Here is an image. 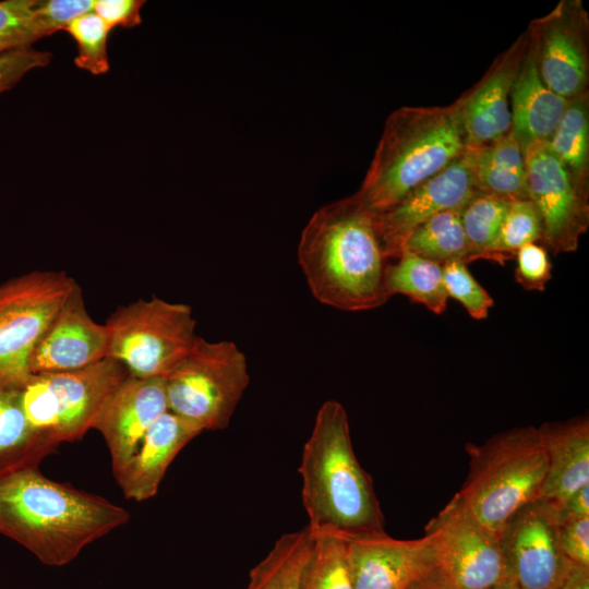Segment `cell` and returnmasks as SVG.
Returning a JSON list of instances; mask_svg holds the SVG:
<instances>
[{
  "mask_svg": "<svg viewBox=\"0 0 589 589\" xmlns=\"http://www.w3.org/2000/svg\"><path fill=\"white\" fill-rule=\"evenodd\" d=\"M442 266L448 298L457 300L472 318H486L494 305V300L476 280L467 264L461 261H450Z\"/></svg>",
  "mask_w": 589,
  "mask_h": 589,
  "instance_id": "32",
  "label": "cell"
},
{
  "mask_svg": "<svg viewBox=\"0 0 589 589\" xmlns=\"http://www.w3.org/2000/svg\"><path fill=\"white\" fill-rule=\"evenodd\" d=\"M542 226L539 213L530 200L510 201L497 238L485 260L504 265L528 243L541 242Z\"/></svg>",
  "mask_w": 589,
  "mask_h": 589,
  "instance_id": "30",
  "label": "cell"
},
{
  "mask_svg": "<svg viewBox=\"0 0 589 589\" xmlns=\"http://www.w3.org/2000/svg\"><path fill=\"white\" fill-rule=\"evenodd\" d=\"M558 538L572 562L589 566V516L558 520Z\"/></svg>",
  "mask_w": 589,
  "mask_h": 589,
  "instance_id": "37",
  "label": "cell"
},
{
  "mask_svg": "<svg viewBox=\"0 0 589 589\" xmlns=\"http://www.w3.org/2000/svg\"><path fill=\"white\" fill-rule=\"evenodd\" d=\"M35 5L36 0L0 1V52L27 48L40 39Z\"/></svg>",
  "mask_w": 589,
  "mask_h": 589,
  "instance_id": "33",
  "label": "cell"
},
{
  "mask_svg": "<svg viewBox=\"0 0 589 589\" xmlns=\"http://www.w3.org/2000/svg\"><path fill=\"white\" fill-rule=\"evenodd\" d=\"M515 259V280L526 290L544 291L552 277V262L548 250L537 242L521 247Z\"/></svg>",
  "mask_w": 589,
  "mask_h": 589,
  "instance_id": "35",
  "label": "cell"
},
{
  "mask_svg": "<svg viewBox=\"0 0 589 589\" xmlns=\"http://www.w3.org/2000/svg\"><path fill=\"white\" fill-rule=\"evenodd\" d=\"M404 589H456V587L446 574L436 566Z\"/></svg>",
  "mask_w": 589,
  "mask_h": 589,
  "instance_id": "40",
  "label": "cell"
},
{
  "mask_svg": "<svg viewBox=\"0 0 589 589\" xmlns=\"http://www.w3.org/2000/svg\"><path fill=\"white\" fill-rule=\"evenodd\" d=\"M554 507L556 509L558 520L572 517L589 516V485L577 490L562 504Z\"/></svg>",
  "mask_w": 589,
  "mask_h": 589,
  "instance_id": "39",
  "label": "cell"
},
{
  "mask_svg": "<svg viewBox=\"0 0 589 589\" xmlns=\"http://www.w3.org/2000/svg\"><path fill=\"white\" fill-rule=\"evenodd\" d=\"M556 589H589V566L573 563L567 576Z\"/></svg>",
  "mask_w": 589,
  "mask_h": 589,
  "instance_id": "41",
  "label": "cell"
},
{
  "mask_svg": "<svg viewBox=\"0 0 589 589\" xmlns=\"http://www.w3.org/2000/svg\"><path fill=\"white\" fill-rule=\"evenodd\" d=\"M299 473L313 534L352 538L385 531L372 478L356 457L348 416L340 402L327 400L317 410Z\"/></svg>",
  "mask_w": 589,
  "mask_h": 589,
  "instance_id": "3",
  "label": "cell"
},
{
  "mask_svg": "<svg viewBox=\"0 0 589 589\" xmlns=\"http://www.w3.org/2000/svg\"><path fill=\"white\" fill-rule=\"evenodd\" d=\"M250 382L244 353L233 341L197 336L165 378L168 410L202 431L224 430Z\"/></svg>",
  "mask_w": 589,
  "mask_h": 589,
  "instance_id": "8",
  "label": "cell"
},
{
  "mask_svg": "<svg viewBox=\"0 0 589 589\" xmlns=\"http://www.w3.org/2000/svg\"><path fill=\"white\" fill-rule=\"evenodd\" d=\"M313 537L314 542L301 575L300 589H354L346 539L332 533Z\"/></svg>",
  "mask_w": 589,
  "mask_h": 589,
  "instance_id": "28",
  "label": "cell"
},
{
  "mask_svg": "<svg viewBox=\"0 0 589 589\" xmlns=\"http://www.w3.org/2000/svg\"><path fill=\"white\" fill-rule=\"evenodd\" d=\"M478 192L508 201L529 200L525 149L510 133L480 146H466Z\"/></svg>",
  "mask_w": 589,
  "mask_h": 589,
  "instance_id": "22",
  "label": "cell"
},
{
  "mask_svg": "<svg viewBox=\"0 0 589 589\" xmlns=\"http://www.w3.org/2000/svg\"><path fill=\"white\" fill-rule=\"evenodd\" d=\"M345 539L354 589H404L437 566L426 534L399 540L384 531Z\"/></svg>",
  "mask_w": 589,
  "mask_h": 589,
  "instance_id": "16",
  "label": "cell"
},
{
  "mask_svg": "<svg viewBox=\"0 0 589 589\" xmlns=\"http://www.w3.org/2000/svg\"><path fill=\"white\" fill-rule=\"evenodd\" d=\"M142 0H94L95 12L110 29L116 26L133 27L141 23Z\"/></svg>",
  "mask_w": 589,
  "mask_h": 589,
  "instance_id": "38",
  "label": "cell"
},
{
  "mask_svg": "<svg viewBox=\"0 0 589 589\" xmlns=\"http://www.w3.org/2000/svg\"><path fill=\"white\" fill-rule=\"evenodd\" d=\"M129 512L53 481L39 468L0 479V534L48 566H63L97 539L125 525Z\"/></svg>",
  "mask_w": 589,
  "mask_h": 589,
  "instance_id": "2",
  "label": "cell"
},
{
  "mask_svg": "<svg viewBox=\"0 0 589 589\" xmlns=\"http://www.w3.org/2000/svg\"><path fill=\"white\" fill-rule=\"evenodd\" d=\"M56 449L28 423L17 385H0V479L39 468L43 459Z\"/></svg>",
  "mask_w": 589,
  "mask_h": 589,
  "instance_id": "23",
  "label": "cell"
},
{
  "mask_svg": "<svg viewBox=\"0 0 589 589\" xmlns=\"http://www.w3.org/2000/svg\"><path fill=\"white\" fill-rule=\"evenodd\" d=\"M509 104V132L524 149L533 142L551 139L568 104L541 80L530 44L513 84Z\"/></svg>",
  "mask_w": 589,
  "mask_h": 589,
  "instance_id": "21",
  "label": "cell"
},
{
  "mask_svg": "<svg viewBox=\"0 0 589 589\" xmlns=\"http://www.w3.org/2000/svg\"><path fill=\"white\" fill-rule=\"evenodd\" d=\"M528 199L542 226L541 243L553 254L570 253L589 227V187L578 182L548 142L525 148Z\"/></svg>",
  "mask_w": 589,
  "mask_h": 589,
  "instance_id": "11",
  "label": "cell"
},
{
  "mask_svg": "<svg viewBox=\"0 0 589 589\" xmlns=\"http://www.w3.org/2000/svg\"><path fill=\"white\" fill-rule=\"evenodd\" d=\"M385 288L389 298L404 294L434 314L446 311L448 296L443 279V266L408 250L385 272Z\"/></svg>",
  "mask_w": 589,
  "mask_h": 589,
  "instance_id": "24",
  "label": "cell"
},
{
  "mask_svg": "<svg viewBox=\"0 0 589 589\" xmlns=\"http://www.w3.org/2000/svg\"><path fill=\"white\" fill-rule=\"evenodd\" d=\"M469 472L455 494L497 537L522 507L541 497L546 454L537 426L513 428L484 443H468Z\"/></svg>",
  "mask_w": 589,
  "mask_h": 589,
  "instance_id": "5",
  "label": "cell"
},
{
  "mask_svg": "<svg viewBox=\"0 0 589 589\" xmlns=\"http://www.w3.org/2000/svg\"><path fill=\"white\" fill-rule=\"evenodd\" d=\"M554 156L581 184L589 182V95L568 100L566 109L548 141Z\"/></svg>",
  "mask_w": 589,
  "mask_h": 589,
  "instance_id": "26",
  "label": "cell"
},
{
  "mask_svg": "<svg viewBox=\"0 0 589 589\" xmlns=\"http://www.w3.org/2000/svg\"><path fill=\"white\" fill-rule=\"evenodd\" d=\"M509 202L478 192L465 204L461 223L469 250L468 263L485 260L497 238Z\"/></svg>",
  "mask_w": 589,
  "mask_h": 589,
  "instance_id": "29",
  "label": "cell"
},
{
  "mask_svg": "<svg viewBox=\"0 0 589 589\" xmlns=\"http://www.w3.org/2000/svg\"><path fill=\"white\" fill-rule=\"evenodd\" d=\"M437 566L456 589H491L507 585L498 537L482 525L454 495L426 524Z\"/></svg>",
  "mask_w": 589,
  "mask_h": 589,
  "instance_id": "10",
  "label": "cell"
},
{
  "mask_svg": "<svg viewBox=\"0 0 589 589\" xmlns=\"http://www.w3.org/2000/svg\"><path fill=\"white\" fill-rule=\"evenodd\" d=\"M75 283L64 271H33L0 285V385L29 375L31 354Z\"/></svg>",
  "mask_w": 589,
  "mask_h": 589,
  "instance_id": "9",
  "label": "cell"
},
{
  "mask_svg": "<svg viewBox=\"0 0 589 589\" xmlns=\"http://www.w3.org/2000/svg\"><path fill=\"white\" fill-rule=\"evenodd\" d=\"M491 589H514V588L510 587V586H507V585H503V586L494 587V588H491Z\"/></svg>",
  "mask_w": 589,
  "mask_h": 589,
  "instance_id": "42",
  "label": "cell"
},
{
  "mask_svg": "<svg viewBox=\"0 0 589 589\" xmlns=\"http://www.w3.org/2000/svg\"><path fill=\"white\" fill-rule=\"evenodd\" d=\"M50 59L49 52L32 47L0 52V94L12 88L27 72L46 67Z\"/></svg>",
  "mask_w": 589,
  "mask_h": 589,
  "instance_id": "36",
  "label": "cell"
},
{
  "mask_svg": "<svg viewBox=\"0 0 589 589\" xmlns=\"http://www.w3.org/2000/svg\"><path fill=\"white\" fill-rule=\"evenodd\" d=\"M507 570V586L514 589H556L572 562L558 538L555 507L538 498L518 510L498 533Z\"/></svg>",
  "mask_w": 589,
  "mask_h": 589,
  "instance_id": "12",
  "label": "cell"
},
{
  "mask_svg": "<svg viewBox=\"0 0 589 589\" xmlns=\"http://www.w3.org/2000/svg\"><path fill=\"white\" fill-rule=\"evenodd\" d=\"M65 31L77 45V68L94 75L109 71L107 39L110 27L93 11L72 21Z\"/></svg>",
  "mask_w": 589,
  "mask_h": 589,
  "instance_id": "31",
  "label": "cell"
},
{
  "mask_svg": "<svg viewBox=\"0 0 589 589\" xmlns=\"http://www.w3.org/2000/svg\"><path fill=\"white\" fill-rule=\"evenodd\" d=\"M166 411L165 378L128 375L112 392L93 429L105 438L115 474L124 467L148 429Z\"/></svg>",
  "mask_w": 589,
  "mask_h": 589,
  "instance_id": "17",
  "label": "cell"
},
{
  "mask_svg": "<svg viewBox=\"0 0 589 589\" xmlns=\"http://www.w3.org/2000/svg\"><path fill=\"white\" fill-rule=\"evenodd\" d=\"M477 193L464 152L393 207L376 214L378 236L387 260L400 256L407 239L417 227L443 211L464 206Z\"/></svg>",
  "mask_w": 589,
  "mask_h": 589,
  "instance_id": "14",
  "label": "cell"
},
{
  "mask_svg": "<svg viewBox=\"0 0 589 589\" xmlns=\"http://www.w3.org/2000/svg\"><path fill=\"white\" fill-rule=\"evenodd\" d=\"M466 148L456 103L401 107L386 119L374 157L357 192L374 213L387 211Z\"/></svg>",
  "mask_w": 589,
  "mask_h": 589,
  "instance_id": "4",
  "label": "cell"
},
{
  "mask_svg": "<svg viewBox=\"0 0 589 589\" xmlns=\"http://www.w3.org/2000/svg\"><path fill=\"white\" fill-rule=\"evenodd\" d=\"M128 375L120 362L106 358L80 370L29 374L17 384L19 397L32 429L58 447L93 429L106 400Z\"/></svg>",
  "mask_w": 589,
  "mask_h": 589,
  "instance_id": "6",
  "label": "cell"
},
{
  "mask_svg": "<svg viewBox=\"0 0 589 589\" xmlns=\"http://www.w3.org/2000/svg\"><path fill=\"white\" fill-rule=\"evenodd\" d=\"M109 333L87 312L81 286L75 283L37 341L28 362L29 374L80 370L108 356Z\"/></svg>",
  "mask_w": 589,
  "mask_h": 589,
  "instance_id": "15",
  "label": "cell"
},
{
  "mask_svg": "<svg viewBox=\"0 0 589 589\" xmlns=\"http://www.w3.org/2000/svg\"><path fill=\"white\" fill-rule=\"evenodd\" d=\"M93 8L94 0H36L35 23L39 38L65 31L72 21Z\"/></svg>",
  "mask_w": 589,
  "mask_h": 589,
  "instance_id": "34",
  "label": "cell"
},
{
  "mask_svg": "<svg viewBox=\"0 0 589 589\" xmlns=\"http://www.w3.org/2000/svg\"><path fill=\"white\" fill-rule=\"evenodd\" d=\"M529 44L543 83L569 100L588 92L589 20L579 0H562L530 23Z\"/></svg>",
  "mask_w": 589,
  "mask_h": 589,
  "instance_id": "13",
  "label": "cell"
},
{
  "mask_svg": "<svg viewBox=\"0 0 589 589\" xmlns=\"http://www.w3.org/2000/svg\"><path fill=\"white\" fill-rule=\"evenodd\" d=\"M298 262L314 298L341 311H366L387 302L389 263L376 213L353 195L320 207L302 230Z\"/></svg>",
  "mask_w": 589,
  "mask_h": 589,
  "instance_id": "1",
  "label": "cell"
},
{
  "mask_svg": "<svg viewBox=\"0 0 589 589\" xmlns=\"http://www.w3.org/2000/svg\"><path fill=\"white\" fill-rule=\"evenodd\" d=\"M546 454V476L541 497L558 506L589 485V420L587 416L538 426Z\"/></svg>",
  "mask_w": 589,
  "mask_h": 589,
  "instance_id": "20",
  "label": "cell"
},
{
  "mask_svg": "<svg viewBox=\"0 0 589 589\" xmlns=\"http://www.w3.org/2000/svg\"><path fill=\"white\" fill-rule=\"evenodd\" d=\"M201 432L197 425L169 410L161 414L115 474L124 496L137 502L155 496L172 460Z\"/></svg>",
  "mask_w": 589,
  "mask_h": 589,
  "instance_id": "19",
  "label": "cell"
},
{
  "mask_svg": "<svg viewBox=\"0 0 589 589\" xmlns=\"http://www.w3.org/2000/svg\"><path fill=\"white\" fill-rule=\"evenodd\" d=\"M529 47L524 33L500 55L483 77L455 103L458 107L466 146H480L509 132V97Z\"/></svg>",
  "mask_w": 589,
  "mask_h": 589,
  "instance_id": "18",
  "label": "cell"
},
{
  "mask_svg": "<svg viewBox=\"0 0 589 589\" xmlns=\"http://www.w3.org/2000/svg\"><path fill=\"white\" fill-rule=\"evenodd\" d=\"M105 325L107 358L120 362L136 378H166L197 337L190 305L155 296L117 308Z\"/></svg>",
  "mask_w": 589,
  "mask_h": 589,
  "instance_id": "7",
  "label": "cell"
},
{
  "mask_svg": "<svg viewBox=\"0 0 589 589\" xmlns=\"http://www.w3.org/2000/svg\"><path fill=\"white\" fill-rule=\"evenodd\" d=\"M314 537L306 526L283 534L249 574L244 589H300Z\"/></svg>",
  "mask_w": 589,
  "mask_h": 589,
  "instance_id": "25",
  "label": "cell"
},
{
  "mask_svg": "<svg viewBox=\"0 0 589 589\" xmlns=\"http://www.w3.org/2000/svg\"><path fill=\"white\" fill-rule=\"evenodd\" d=\"M464 206L443 211L417 227L404 250L441 265L450 261L468 264L469 250L461 223Z\"/></svg>",
  "mask_w": 589,
  "mask_h": 589,
  "instance_id": "27",
  "label": "cell"
}]
</instances>
